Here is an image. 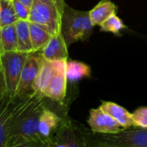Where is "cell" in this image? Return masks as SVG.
Here are the masks:
<instances>
[{
	"label": "cell",
	"mask_w": 147,
	"mask_h": 147,
	"mask_svg": "<svg viewBox=\"0 0 147 147\" xmlns=\"http://www.w3.org/2000/svg\"><path fill=\"white\" fill-rule=\"evenodd\" d=\"M28 54L19 51L0 54L2 95H5L9 99L16 96L22 71Z\"/></svg>",
	"instance_id": "7a4b0ae2"
},
{
	"label": "cell",
	"mask_w": 147,
	"mask_h": 147,
	"mask_svg": "<svg viewBox=\"0 0 147 147\" xmlns=\"http://www.w3.org/2000/svg\"><path fill=\"white\" fill-rule=\"evenodd\" d=\"M29 30L34 52H41L53 34H50L42 26L31 22H29Z\"/></svg>",
	"instance_id": "9a60e30c"
},
{
	"label": "cell",
	"mask_w": 147,
	"mask_h": 147,
	"mask_svg": "<svg viewBox=\"0 0 147 147\" xmlns=\"http://www.w3.org/2000/svg\"><path fill=\"white\" fill-rule=\"evenodd\" d=\"M96 140L97 146H103L147 147V128L103 134Z\"/></svg>",
	"instance_id": "5b68a950"
},
{
	"label": "cell",
	"mask_w": 147,
	"mask_h": 147,
	"mask_svg": "<svg viewBox=\"0 0 147 147\" xmlns=\"http://www.w3.org/2000/svg\"><path fill=\"white\" fill-rule=\"evenodd\" d=\"M56 71H57V69H56L54 61L47 60L42 57L41 61H40L39 73H38L35 84H34V90L36 93L41 96L45 95L47 88L49 83L51 82L52 78L55 75Z\"/></svg>",
	"instance_id": "30bf717a"
},
{
	"label": "cell",
	"mask_w": 147,
	"mask_h": 147,
	"mask_svg": "<svg viewBox=\"0 0 147 147\" xmlns=\"http://www.w3.org/2000/svg\"><path fill=\"white\" fill-rule=\"evenodd\" d=\"M63 10L54 0H34L28 21L46 28L53 35L61 33Z\"/></svg>",
	"instance_id": "3957f363"
},
{
	"label": "cell",
	"mask_w": 147,
	"mask_h": 147,
	"mask_svg": "<svg viewBox=\"0 0 147 147\" xmlns=\"http://www.w3.org/2000/svg\"><path fill=\"white\" fill-rule=\"evenodd\" d=\"M57 3H58V5L59 6V8L62 9V10H64V8H65V3H64V0H54Z\"/></svg>",
	"instance_id": "603a6c76"
},
{
	"label": "cell",
	"mask_w": 147,
	"mask_h": 147,
	"mask_svg": "<svg viewBox=\"0 0 147 147\" xmlns=\"http://www.w3.org/2000/svg\"><path fill=\"white\" fill-rule=\"evenodd\" d=\"M100 108L116 120L124 129L134 127L132 114H130L126 109L112 102H102Z\"/></svg>",
	"instance_id": "8fae6325"
},
{
	"label": "cell",
	"mask_w": 147,
	"mask_h": 147,
	"mask_svg": "<svg viewBox=\"0 0 147 147\" xmlns=\"http://www.w3.org/2000/svg\"><path fill=\"white\" fill-rule=\"evenodd\" d=\"M134 127L147 128V107H141L136 109L133 114Z\"/></svg>",
	"instance_id": "ffe728a7"
},
{
	"label": "cell",
	"mask_w": 147,
	"mask_h": 147,
	"mask_svg": "<svg viewBox=\"0 0 147 147\" xmlns=\"http://www.w3.org/2000/svg\"><path fill=\"white\" fill-rule=\"evenodd\" d=\"M90 75V67L79 61H68L66 64V76L69 81H78Z\"/></svg>",
	"instance_id": "e0dca14e"
},
{
	"label": "cell",
	"mask_w": 147,
	"mask_h": 147,
	"mask_svg": "<svg viewBox=\"0 0 147 147\" xmlns=\"http://www.w3.org/2000/svg\"><path fill=\"white\" fill-rule=\"evenodd\" d=\"M5 1H12V0H5Z\"/></svg>",
	"instance_id": "cb8c5ba5"
},
{
	"label": "cell",
	"mask_w": 147,
	"mask_h": 147,
	"mask_svg": "<svg viewBox=\"0 0 147 147\" xmlns=\"http://www.w3.org/2000/svg\"><path fill=\"white\" fill-rule=\"evenodd\" d=\"M18 20L12 1L0 0V28L15 24Z\"/></svg>",
	"instance_id": "ac0fdd59"
},
{
	"label": "cell",
	"mask_w": 147,
	"mask_h": 147,
	"mask_svg": "<svg viewBox=\"0 0 147 147\" xmlns=\"http://www.w3.org/2000/svg\"><path fill=\"white\" fill-rule=\"evenodd\" d=\"M14 51H17L16 23L0 28V54Z\"/></svg>",
	"instance_id": "5bb4252c"
},
{
	"label": "cell",
	"mask_w": 147,
	"mask_h": 147,
	"mask_svg": "<svg viewBox=\"0 0 147 147\" xmlns=\"http://www.w3.org/2000/svg\"><path fill=\"white\" fill-rule=\"evenodd\" d=\"M18 1H20L21 3H24V4H25V5H27L28 8H31V5H32V3H33V1H34V0H18Z\"/></svg>",
	"instance_id": "7402d4cb"
},
{
	"label": "cell",
	"mask_w": 147,
	"mask_h": 147,
	"mask_svg": "<svg viewBox=\"0 0 147 147\" xmlns=\"http://www.w3.org/2000/svg\"><path fill=\"white\" fill-rule=\"evenodd\" d=\"M42 110H40L38 108H36L30 113H28V115L25 114L21 116V120L16 121V124L9 130L6 141L12 129H14V134L9 136L8 140H16L15 146L22 145V141L34 142L41 140L42 138L39 133V120Z\"/></svg>",
	"instance_id": "277c9868"
},
{
	"label": "cell",
	"mask_w": 147,
	"mask_h": 147,
	"mask_svg": "<svg viewBox=\"0 0 147 147\" xmlns=\"http://www.w3.org/2000/svg\"><path fill=\"white\" fill-rule=\"evenodd\" d=\"M116 6L110 0H102L90 11V16L94 25H101L112 15L115 14Z\"/></svg>",
	"instance_id": "4fadbf2b"
},
{
	"label": "cell",
	"mask_w": 147,
	"mask_h": 147,
	"mask_svg": "<svg viewBox=\"0 0 147 147\" xmlns=\"http://www.w3.org/2000/svg\"><path fill=\"white\" fill-rule=\"evenodd\" d=\"M67 44L63 34H58L53 35L47 45L43 47L40 53L43 58L50 61L64 60L68 59Z\"/></svg>",
	"instance_id": "9c48e42d"
},
{
	"label": "cell",
	"mask_w": 147,
	"mask_h": 147,
	"mask_svg": "<svg viewBox=\"0 0 147 147\" xmlns=\"http://www.w3.org/2000/svg\"><path fill=\"white\" fill-rule=\"evenodd\" d=\"M94 26L89 11L78 10L65 5L62 13L61 34L67 45L88 39L92 34Z\"/></svg>",
	"instance_id": "6da1fadb"
},
{
	"label": "cell",
	"mask_w": 147,
	"mask_h": 147,
	"mask_svg": "<svg viewBox=\"0 0 147 147\" xmlns=\"http://www.w3.org/2000/svg\"><path fill=\"white\" fill-rule=\"evenodd\" d=\"M90 127L94 133L101 134H112L121 131L122 126L100 107L90 111L88 120Z\"/></svg>",
	"instance_id": "52a82bcc"
},
{
	"label": "cell",
	"mask_w": 147,
	"mask_h": 147,
	"mask_svg": "<svg viewBox=\"0 0 147 147\" xmlns=\"http://www.w3.org/2000/svg\"><path fill=\"white\" fill-rule=\"evenodd\" d=\"M101 30L104 32H110L115 34H120L121 31H122L126 26L124 22L119 18L116 14L112 15L106 21H104L101 25Z\"/></svg>",
	"instance_id": "d6986e66"
},
{
	"label": "cell",
	"mask_w": 147,
	"mask_h": 147,
	"mask_svg": "<svg viewBox=\"0 0 147 147\" xmlns=\"http://www.w3.org/2000/svg\"><path fill=\"white\" fill-rule=\"evenodd\" d=\"M16 28L17 35V51L28 53H34L29 30V21L18 20L16 22Z\"/></svg>",
	"instance_id": "7c38bea8"
},
{
	"label": "cell",
	"mask_w": 147,
	"mask_h": 147,
	"mask_svg": "<svg viewBox=\"0 0 147 147\" xmlns=\"http://www.w3.org/2000/svg\"><path fill=\"white\" fill-rule=\"evenodd\" d=\"M57 71L51 82L49 83L47 90L45 92L46 96L60 102L62 101L66 95V87H67V76H66V64L67 60H56L54 61Z\"/></svg>",
	"instance_id": "ba28073f"
},
{
	"label": "cell",
	"mask_w": 147,
	"mask_h": 147,
	"mask_svg": "<svg viewBox=\"0 0 147 147\" xmlns=\"http://www.w3.org/2000/svg\"><path fill=\"white\" fill-rule=\"evenodd\" d=\"M41 58V53H35V52L28 54L22 71L16 96H31L36 93L34 84L39 73Z\"/></svg>",
	"instance_id": "8992f818"
},
{
	"label": "cell",
	"mask_w": 147,
	"mask_h": 147,
	"mask_svg": "<svg viewBox=\"0 0 147 147\" xmlns=\"http://www.w3.org/2000/svg\"><path fill=\"white\" fill-rule=\"evenodd\" d=\"M12 3L19 20H28L29 14H30V8H28L27 5L21 3L18 0H12Z\"/></svg>",
	"instance_id": "44dd1931"
},
{
	"label": "cell",
	"mask_w": 147,
	"mask_h": 147,
	"mask_svg": "<svg viewBox=\"0 0 147 147\" xmlns=\"http://www.w3.org/2000/svg\"><path fill=\"white\" fill-rule=\"evenodd\" d=\"M59 117L53 111L43 109L39 120V133L42 139L48 138L53 129L58 126Z\"/></svg>",
	"instance_id": "2e32d148"
}]
</instances>
